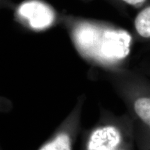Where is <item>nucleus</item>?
<instances>
[{
	"mask_svg": "<svg viewBox=\"0 0 150 150\" xmlns=\"http://www.w3.org/2000/svg\"><path fill=\"white\" fill-rule=\"evenodd\" d=\"M73 36L84 38L98 41L86 54H97L104 59H121L129 52L131 36L127 31L114 29H105L97 25V23L84 20H78Z\"/></svg>",
	"mask_w": 150,
	"mask_h": 150,
	"instance_id": "nucleus-1",
	"label": "nucleus"
},
{
	"mask_svg": "<svg viewBox=\"0 0 150 150\" xmlns=\"http://www.w3.org/2000/svg\"><path fill=\"white\" fill-rule=\"evenodd\" d=\"M17 18L33 30L50 28L58 18L56 11L42 0H25L16 10Z\"/></svg>",
	"mask_w": 150,
	"mask_h": 150,
	"instance_id": "nucleus-2",
	"label": "nucleus"
},
{
	"mask_svg": "<svg viewBox=\"0 0 150 150\" xmlns=\"http://www.w3.org/2000/svg\"><path fill=\"white\" fill-rule=\"evenodd\" d=\"M120 140V131L115 127H102L92 134L88 150H119Z\"/></svg>",
	"mask_w": 150,
	"mask_h": 150,
	"instance_id": "nucleus-3",
	"label": "nucleus"
},
{
	"mask_svg": "<svg viewBox=\"0 0 150 150\" xmlns=\"http://www.w3.org/2000/svg\"><path fill=\"white\" fill-rule=\"evenodd\" d=\"M134 24L138 37L143 40H150V0L138 9Z\"/></svg>",
	"mask_w": 150,
	"mask_h": 150,
	"instance_id": "nucleus-4",
	"label": "nucleus"
},
{
	"mask_svg": "<svg viewBox=\"0 0 150 150\" xmlns=\"http://www.w3.org/2000/svg\"><path fill=\"white\" fill-rule=\"evenodd\" d=\"M134 110L140 119L150 129V96L137 99L134 104Z\"/></svg>",
	"mask_w": 150,
	"mask_h": 150,
	"instance_id": "nucleus-5",
	"label": "nucleus"
},
{
	"mask_svg": "<svg viewBox=\"0 0 150 150\" xmlns=\"http://www.w3.org/2000/svg\"><path fill=\"white\" fill-rule=\"evenodd\" d=\"M39 150H72L70 137L66 134H59Z\"/></svg>",
	"mask_w": 150,
	"mask_h": 150,
	"instance_id": "nucleus-6",
	"label": "nucleus"
},
{
	"mask_svg": "<svg viewBox=\"0 0 150 150\" xmlns=\"http://www.w3.org/2000/svg\"><path fill=\"white\" fill-rule=\"evenodd\" d=\"M106 1L121 9H123V8L126 6L139 9L149 0H106Z\"/></svg>",
	"mask_w": 150,
	"mask_h": 150,
	"instance_id": "nucleus-7",
	"label": "nucleus"
},
{
	"mask_svg": "<svg viewBox=\"0 0 150 150\" xmlns=\"http://www.w3.org/2000/svg\"><path fill=\"white\" fill-rule=\"evenodd\" d=\"M6 1H7V0H0V7H1V6L6 5Z\"/></svg>",
	"mask_w": 150,
	"mask_h": 150,
	"instance_id": "nucleus-8",
	"label": "nucleus"
}]
</instances>
